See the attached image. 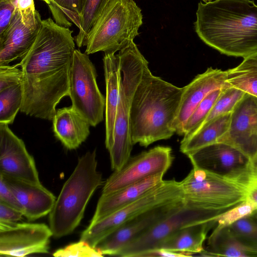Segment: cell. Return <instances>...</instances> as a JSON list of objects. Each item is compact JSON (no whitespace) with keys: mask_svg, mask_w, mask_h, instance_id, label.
Instances as JSON below:
<instances>
[{"mask_svg":"<svg viewBox=\"0 0 257 257\" xmlns=\"http://www.w3.org/2000/svg\"><path fill=\"white\" fill-rule=\"evenodd\" d=\"M180 183L185 198L224 212L245 200L246 185L197 167Z\"/></svg>","mask_w":257,"mask_h":257,"instance_id":"obj_8","label":"cell"},{"mask_svg":"<svg viewBox=\"0 0 257 257\" xmlns=\"http://www.w3.org/2000/svg\"><path fill=\"white\" fill-rule=\"evenodd\" d=\"M52 120L55 137L67 149L78 148L90 134L91 125L72 106L56 109Z\"/></svg>","mask_w":257,"mask_h":257,"instance_id":"obj_21","label":"cell"},{"mask_svg":"<svg viewBox=\"0 0 257 257\" xmlns=\"http://www.w3.org/2000/svg\"><path fill=\"white\" fill-rule=\"evenodd\" d=\"M110 0H84L80 15L79 32L75 42L79 48L85 46L88 33Z\"/></svg>","mask_w":257,"mask_h":257,"instance_id":"obj_28","label":"cell"},{"mask_svg":"<svg viewBox=\"0 0 257 257\" xmlns=\"http://www.w3.org/2000/svg\"><path fill=\"white\" fill-rule=\"evenodd\" d=\"M97 166L95 150L79 158L49 213V226L54 237L71 233L80 223L90 198L102 183Z\"/></svg>","mask_w":257,"mask_h":257,"instance_id":"obj_4","label":"cell"},{"mask_svg":"<svg viewBox=\"0 0 257 257\" xmlns=\"http://www.w3.org/2000/svg\"><path fill=\"white\" fill-rule=\"evenodd\" d=\"M23 213L16 208L0 202V223L13 224L22 219Z\"/></svg>","mask_w":257,"mask_h":257,"instance_id":"obj_39","label":"cell"},{"mask_svg":"<svg viewBox=\"0 0 257 257\" xmlns=\"http://www.w3.org/2000/svg\"><path fill=\"white\" fill-rule=\"evenodd\" d=\"M23 98L22 82L0 91V123H13Z\"/></svg>","mask_w":257,"mask_h":257,"instance_id":"obj_29","label":"cell"},{"mask_svg":"<svg viewBox=\"0 0 257 257\" xmlns=\"http://www.w3.org/2000/svg\"><path fill=\"white\" fill-rule=\"evenodd\" d=\"M195 31L207 45L228 56L257 53V5L251 0L198 3Z\"/></svg>","mask_w":257,"mask_h":257,"instance_id":"obj_2","label":"cell"},{"mask_svg":"<svg viewBox=\"0 0 257 257\" xmlns=\"http://www.w3.org/2000/svg\"><path fill=\"white\" fill-rule=\"evenodd\" d=\"M120 73V92L114 126L113 141L108 151L111 169H120L131 157L133 149L130 113L133 95L148 61L132 41L117 54Z\"/></svg>","mask_w":257,"mask_h":257,"instance_id":"obj_5","label":"cell"},{"mask_svg":"<svg viewBox=\"0 0 257 257\" xmlns=\"http://www.w3.org/2000/svg\"><path fill=\"white\" fill-rule=\"evenodd\" d=\"M217 142L235 148L252 165L257 162V97L244 94L231 112L228 130Z\"/></svg>","mask_w":257,"mask_h":257,"instance_id":"obj_13","label":"cell"},{"mask_svg":"<svg viewBox=\"0 0 257 257\" xmlns=\"http://www.w3.org/2000/svg\"><path fill=\"white\" fill-rule=\"evenodd\" d=\"M182 92L183 87L154 75L149 65L146 66L131 104L130 128L134 145L147 147L175 134L172 124Z\"/></svg>","mask_w":257,"mask_h":257,"instance_id":"obj_3","label":"cell"},{"mask_svg":"<svg viewBox=\"0 0 257 257\" xmlns=\"http://www.w3.org/2000/svg\"><path fill=\"white\" fill-rule=\"evenodd\" d=\"M16 8L24 21L35 23L41 19L40 14L35 9L34 0H17Z\"/></svg>","mask_w":257,"mask_h":257,"instance_id":"obj_36","label":"cell"},{"mask_svg":"<svg viewBox=\"0 0 257 257\" xmlns=\"http://www.w3.org/2000/svg\"><path fill=\"white\" fill-rule=\"evenodd\" d=\"M17 66L0 65V91L22 82V71Z\"/></svg>","mask_w":257,"mask_h":257,"instance_id":"obj_35","label":"cell"},{"mask_svg":"<svg viewBox=\"0 0 257 257\" xmlns=\"http://www.w3.org/2000/svg\"><path fill=\"white\" fill-rule=\"evenodd\" d=\"M41 1H42L44 2L48 5H50L52 3V1H53V0H41Z\"/></svg>","mask_w":257,"mask_h":257,"instance_id":"obj_43","label":"cell"},{"mask_svg":"<svg viewBox=\"0 0 257 257\" xmlns=\"http://www.w3.org/2000/svg\"><path fill=\"white\" fill-rule=\"evenodd\" d=\"M245 200L257 205V172L254 170L247 186Z\"/></svg>","mask_w":257,"mask_h":257,"instance_id":"obj_40","label":"cell"},{"mask_svg":"<svg viewBox=\"0 0 257 257\" xmlns=\"http://www.w3.org/2000/svg\"><path fill=\"white\" fill-rule=\"evenodd\" d=\"M0 202L21 211L23 208L3 177L0 175Z\"/></svg>","mask_w":257,"mask_h":257,"instance_id":"obj_38","label":"cell"},{"mask_svg":"<svg viewBox=\"0 0 257 257\" xmlns=\"http://www.w3.org/2000/svg\"><path fill=\"white\" fill-rule=\"evenodd\" d=\"M0 174L27 182L41 184L33 157L23 141L0 123Z\"/></svg>","mask_w":257,"mask_h":257,"instance_id":"obj_16","label":"cell"},{"mask_svg":"<svg viewBox=\"0 0 257 257\" xmlns=\"http://www.w3.org/2000/svg\"><path fill=\"white\" fill-rule=\"evenodd\" d=\"M223 213L184 197L178 207L128 244L117 256L140 257L146 252L158 248L166 239L179 230L216 219Z\"/></svg>","mask_w":257,"mask_h":257,"instance_id":"obj_7","label":"cell"},{"mask_svg":"<svg viewBox=\"0 0 257 257\" xmlns=\"http://www.w3.org/2000/svg\"><path fill=\"white\" fill-rule=\"evenodd\" d=\"M245 93L244 91L230 86L223 88L202 125L216 117L231 113Z\"/></svg>","mask_w":257,"mask_h":257,"instance_id":"obj_32","label":"cell"},{"mask_svg":"<svg viewBox=\"0 0 257 257\" xmlns=\"http://www.w3.org/2000/svg\"><path fill=\"white\" fill-rule=\"evenodd\" d=\"M216 223V219L183 228L166 239L158 248L185 253L187 256L200 253L204 250L203 243L208 232Z\"/></svg>","mask_w":257,"mask_h":257,"instance_id":"obj_23","label":"cell"},{"mask_svg":"<svg viewBox=\"0 0 257 257\" xmlns=\"http://www.w3.org/2000/svg\"><path fill=\"white\" fill-rule=\"evenodd\" d=\"M243 61L257 67V53L243 59Z\"/></svg>","mask_w":257,"mask_h":257,"instance_id":"obj_42","label":"cell"},{"mask_svg":"<svg viewBox=\"0 0 257 257\" xmlns=\"http://www.w3.org/2000/svg\"><path fill=\"white\" fill-rule=\"evenodd\" d=\"M173 160L172 149L166 146H157L131 157L120 169L114 171L108 177L101 194L115 192L157 174H165Z\"/></svg>","mask_w":257,"mask_h":257,"instance_id":"obj_12","label":"cell"},{"mask_svg":"<svg viewBox=\"0 0 257 257\" xmlns=\"http://www.w3.org/2000/svg\"><path fill=\"white\" fill-rule=\"evenodd\" d=\"M84 0H53L48 5L54 21L69 28L74 24L79 28L80 15Z\"/></svg>","mask_w":257,"mask_h":257,"instance_id":"obj_27","label":"cell"},{"mask_svg":"<svg viewBox=\"0 0 257 257\" xmlns=\"http://www.w3.org/2000/svg\"><path fill=\"white\" fill-rule=\"evenodd\" d=\"M55 256L100 257L103 255L96 247H93L86 241L81 240L68 245L64 248L57 250Z\"/></svg>","mask_w":257,"mask_h":257,"instance_id":"obj_34","label":"cell"},{"mask_svg":"<svg viewBox=\"0 0 257 257\" xmlns=\"http://www.w3.org/2000/svg\"><path fill=\"white\" fill-rule=\"evenodd\" d=\"M226 79V70L210 67L183 87L179 107L172 124L175 133L183 136L184 126L188 117L210 92L230 86Z\"/></svg>","mask_w":257,"mask_h":257,"instance_id":"obj_17","label":"cell"},{"mask_svg":"<svg viewBox=\"0 0 257 257\" xmlns=\"http://www.w3.org/2000/svg\"><path fill=\"white\" fill-rule=\"evenodd\" d=\"M222 89H216L210 92L193 111L184 125L183 138L191 136L200 127Z\"/></svg>","mask_w":257,"mask_h":257,"instance_id":"obj_31","label":"cell"},{"mask_svg":"<svg viewBox=\"0 0 257 257\" xmlns=\"http://www.w3.org/2000/svg\"><path fill=\"white\" fill-rule=\"evenodd\" d=\"M73 31L51 18L42 20L36 40L17 64L23 73L20 111L52 120L57 105L69 95V77L75 50Z\"/></svg>","mask_w":257,"mask_h":257,"instance_id":"obj_1","label":"cell"},{"mask_svg":"<svg viewBox=\"0 0 257 257\" xmlns=\"http://www.w3.org/2000/svg\"><path fill=\"white\" fill-rule=\"evenodd\" d=\"M96 68L88 55L75 49L70 68L69 95L72 106L92 126L104 118L105 98L100 91Z\"/></svg>","mask_w":257,"mask_h":257,"instance_id":"obj_9","label":"cell"},{"mask_svg":"<svg viewBox=\"0 0 257 257\" xmlns=\"http://www.w3.org/2000/svg\"><path fill=\"white\" fill-rule=\"evenodd\" d=\"M1 175L23 208L24 216L34 220L49 214L56 199L42 184H33Z\"/></svg>","mask_w":257,"mask_h":257,"instance_id":"obj_19","label":"cell"},{"mask_svg":"<svg viewBox=\"0 0 257 257\" xmlns=\"http://www.w3.org/2000/svg\"><path fill=\"white\" fill-rule=\"evenodd\" d=\"M193 166L238 181L246 186L253 171L248 158L232 146L216 142L187 156Z\"/></svg>","mask_w":257,"mask_h":257,"instance_id":"obj_11","label":"cell"},{"mask_svg":"<svg viewBox=\"0 0 257 257\" xmlns=\"http://www.w3.org/2000/svg\"><path fill=\"white\" fill-rule=\"evenodd\" d=\"M257 211V205L248 200L226 211L216 219L215 227L228 226L244 217L250 215Z\"/></svg>","mask_w":257,"mask_h":257,"instance_id":"obj_33","label":"cell"},{"mask_svg":"<svg viewBox=\"0 0 257 257\" xmlns=\"http://www.w3.org/2000/svg\"><path fill=\"white\" fill-rule=\"evenodd\" d=\"M228 227L240 243L257 256V217L252 214Z\"/></svg>","mask_w":257,"mask_h":257,"instance_id":"obj_30","label":"cell"},{"mask_svg":"<svg viewBox=\"0 0 257 257\" xmlns=\"http://www.w3.org/2000/svg\"><path fill=\"white\" fill-rule=\"evenodd\" d=\"M204 3H207L212 1V0H202Z\"/></svg>","mask_w":257,"mask_h":257,"instance_id":"obj_45","label":"cell"},{"mask_svg":"<svg viewBox=\"0 0 257 257\" xmlns=\"http://www.w3.org/2000/svg\"><path fill=\"white\" fill-rule=\"evenodd\" d=\"M17 0H0V34L8 27L16 10Z\"/></svg>","mask_w":257,"mask_h":257,"instance_id":"obj_37","label":"cell"},{"mask_svg":"<svg viewBox=\"0 0 257 257\" xmlns=\"http://www.w3.org/2000/svg\"><path fill=\"white\" fill-rule=\"evenodd\" d=\"M253 170L257 172V162L253 165Z\"/></svg>","mask_w":257,"mask_h":257,"instance_id":"obj_44","label":"cell"},{"mask_svg":"<svg viewBox=\"0 0 257 257\" xmlns=\"http://www.w3.org/2000/svg\"><path fill=\"white\" fill-rule=\"evenodd\" d=\"M159 173L130 185L115 192L101 195L90 223H93L137 200L163 181Z\"/></svg>","mask_w":257,"mask_h":257,"instance_id":"obj_20","label":"cell"},{"mask_svg":"<svg viewBox=\"0 0 257 257\" xmlns=\"http://www.w3.org/2000/svg\"><path fill=\"white\" fill-rule=\"evenodd\" d=\"M253 214L257 217V211L254 212Z\"/></svg>","mask_w":257,"mask_h":257,"instance_id":"obj_46","label":"cell"},{"mask_svg":"<svg viewBox=\"0 0 257 257\" xmlns=\"http://www.w3.org/2000/svg\"><path fill=\"white\" fill-rule=\"evenodd\" d=\"M231 113L222 115L202 125L196 132L180 143V150L188 155L207 145L216 142L228 130Z\"/></svg>","mask_w":257,"mask_h":257,"instance_id":"obj_24","label":"cell"},{"mask_svg":"<svg viewBox=\"0 0 257 257\" xmlns=\"http://www.w3.org/2000/svg\"><path fill=\"white\" fill-rule=\"evenodd\" d=\"M207 247L202 256H255L233 235L228 226L214 227L207 240Z\"/></svg>","mask_w":257,"mask_h":257,"instance_id":"obj_25","label":"cell"},{"mask_svg":"<svg viewBox=\"0 0 257 257\" xmlns=\"http://www.w3.org/2000/svg\"><path fill=\"white\" fill-rule=\"evenodd\" d=\"M184 196L180 182L164 180L137 200L93 223L80 236L81 240L95 247L99 242L119 225L155 207Z\"/></svg>","mask_w":257,"mask_h":257,"instance_id":"obj_10","label":"cell"},{"mask_svg":"<svg viewBox=\"0 0 257 257\" xmlns=\"http://www.w3.org/2000/svg\"><path fill=\"white\" fill-rule=\"evenodd\" d=\"M103 62L106 85L105 145L108 151L113 141L114 126L119 98L120 73L117 54L104 53Z\"/></svg>","mask_w":257,"mask_h":257,"instance_id":"obj_22","label":"cell"},{"mask_svg":"<svg viewBox=\"0 0 257 257\" xmlns=\"http://www.w3.org/2000/svg\"><path fill=\"white\" fill-rule=\"evenodd\" d=\"M42 22L31 23L23 21L16 8L8 27L0 34V65H9L27 54L36 40Z\"/></svg>","mask_w":257,"mask_h":257,"instance_id":"obj_18","label":"cell"},{"mask_svg":"<svg viewBox=\"0 0 257 257\" xmlns=\"http://www.w3.org/2000/svg\"><path fill=\"white\" fill-rule=\"evenodd\" d=\"M143 18L133 0H110L88 33L85 53L120 51L139 35Z\"/></svg>","mask_w":257,"mask_h":257,"instance_id":"obj_6","label":"cell"},{"mask_svg":"<svg viewBox=\"0 0 257 257\" xmlns=\"http://www.w3.org/2000/svg\"><path fill=\"white\" fill-rule=\"evenodd\" d=\"M226 71V81L229 86L257 97V67L243 60Z\"/></svg>","mask_w":257,"mask_h":257,"instance_id":"obj_26","label":"cell"},{"mask_svg":"<svg viewBox=\"0 0 257 257\" xmlns=\"http://www.w3.org/2000/svg\"><path fill=\"white\" fill-rule=\"evenodd\" d=\"M53 234L43 223H0V254L23 257L49 252Z\"/></svg>","mask_w":257,"mask_h":257,"instance_id":"obj_14","label":"cell"},{"mask_svg":"<svg viewBox=\"0 0 257 257\" xmlns=\"http://www.w3.org/2000/svg\"><path fill=\"white\" fill-rule=\"evenodd\" d=\"M143 256H188L186 254L167 250L162 248H157L142 254L140 257Z\"/></svg>","mask_w":257,"mask_h":257,"instance_id":"obj_41","label":"cell"},{"mask_svg":"<svg viewBox=\"0 0 257 257\" xmlns=\"http://www.w3.org/2000/svg\"><path fill=\"white\" fill-rule=\"evenodd\" d=\"M184 196L149 210L122 223L106 235L96 248L103 255L117 256L128 244L148 231L183 202Z\"/></svg>","mask_w":257,"mask_h":257,"instance_id":"obj_15","label":"cell"}]
</instances>
